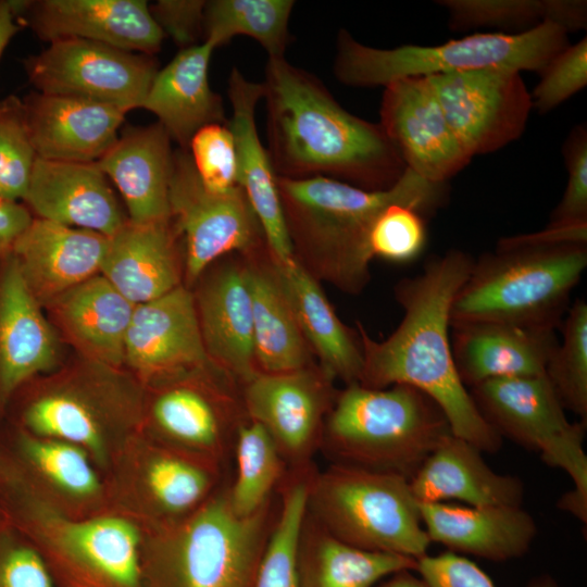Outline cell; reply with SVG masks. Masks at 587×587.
Returning <instances> with one entry per match:
<instances>
[{"label":"cell","instance_id":"obj_28","mask_svg":"<svg viewBox=\"0 0 587 587\" xmlns=\"http://www.w3.org/2000/svg\"><path fill=\"white\" fill-rule=\"evenodd\" d=\"M239 254L251 298L258 370L282 373L316 363L298 325L266 241Z\"/></svg>","mask_w":587,"mask_h":587},{"label":"cell","instance_id":"obj_25","mask_svg":"<svg viewBox=\"0 0 587 587\" xmlns=\"http://www.w3.org/2000/svg\"><path fill=\"white\" fill-rule=\"evenodd\" d=\"M180 240L172 216L127 221L109 236L99 274L134 305L151 301L182 285Z\"/></svg>","mask_w":587,"mask_h":587},{"label":"cell","instance_id":"obj_51","mask_svg":"<svg viewBox=\"0 0 587 587\" xmlns=\"http://www.w3.org/2000/svg\"><path fill=\"white\" fill-rule=\"evenodd\" d=\"M33 218L26 205L0 197V254L10 252Z\"/></svg>","mask_w":587,"mask_h":587},{"label":"cell","instance_id":"obj_47","mask_svg":"<svg viewBox=\"0 0 587 587\" xmlns=\"http://www.w3.org/2000/svg\"><path fill=\"white\" fill-rule=\"evenodd\" d=\"M567 183L564 193L552 211L548 226L587 224V133L577 126L564 145Z\"/></svg>","mask_w":587,"mask_h":587},{"label":"cell","instance_id":"obj_11","mask_svg":"<svg viewBox=\"0 0 587 587\" xmlns=\"http://www.w3.org/2000/svg\"><path fill=\"white\" fill-rule=\"evenodd\" d=\"M168 199L171 216L183 237L185 276L190 285L220 258L266 241L243 190L239 186L226 193L208 190L188 149L173 151Z\"/></svg>","mask_w":587,"mask_h":587},{"label":"cell","instance_id":"obj_35","mask_svg":"<svg viewBox=\"0 0 587 587\" xmlns=\"http://www.w3.org/2000/svg\"><path fill=\"white\" fill-rule=\"evenodd\" d=\"M143 470L151 505L166 521H180L203 505L226 482L225 466L185 450L162 446Z\"/></svg>","mask_w":587,"mask_h":587},{"label":"cell","instance_id":"obj_22","mask_svg":"<svg viewBox=\"0 0 587 587\" xmlns=\"http://www.w3.org/2000/svg\"><path fill=\"white\" fill-rule=\"evenodd\" d=\"M232 132L237 159V184L246 193L265 236L273 258L278 262L292 259L277 189V176L267 149L255 126V108L263 98V84L249 80L237 67L228 77Z\"/></svg>","mask_w":587,"mask_h":587},{"label":"cell","instance_id":"obj_42","mask_svg":"<svg viewBox=\"0 0 587 587\" xmlns=\"http://www.w3.org/2000/svg\"><path fill=\"white\" fill-rule=\"evenodd\" d=\"M23 421L34 436L70 442L99 458L104 453L103 435L95 414L73 396L54 394L36 399L24 411Z\"/></svg>","mask_w":587,"mask_h":587},{"label":"cell","instance_id":"obj_44","mask_svg":"<svg viewBox=\"0 0 587 587\" xmlns=\"http://www.w3.org/2000/svg\"><path fill=\"white\" fill-rule=\"evenodd\" d=\"M426 241L425 215L403 203L387 207L375 220L370 234L373 258L396 263L416 259Z\"/></svg>","mask_w":587,"mask_h":587},{"label":"cell","instance_id":"obj_12","mask_svg":"<svg viewBox=\"0 0 587 587\" xmlns=\"http://www.w3.org/2000/svg\"><path fill=\"white\" fill-rule=\"evenodd\" d=\"M24 68L36 91L140 109L159 71L153 55L68 38L27 57Z\"/></svg>","mask_w":587,"mask_h":587},{"label":"cell","instance_id":"obj_2","mask_svg":"<svg viewBox=\"0 0 587 587\" xmlns=\"http://www.w3.org/2000/svg\"><path fill=\"white\" fill-rule=\"evenodd\" d=\"M267 152L277 177L324 176L365 190L391 188L407 170L382 126L345 110L312 73L267 59Z\"/></svg>","mask_w":587,"mask_h":587},{"label":"cell","instance_id":"obj_4","mask_svg":"<svg viewBox=\"0 0 587 587\" xmlns=\"http://www.w3.org/2000/svg\"><path fill=\"white\" fill-rule=\"evenodd\" d=\"M451 434L445 412L423 391L402 384L369 388L352 383L336 395L320 450L330 463L410 480Z\"/></svg>","mask_w":587,"mask_h":587},{"label":"cell","instance_id":"obj_13","mask_svg":"<svg viewBox=\"0 0 587 587\" xmlns=\"http://www.w3.org/2000/svg\"><path fill=\"white\" fill-rule=\"evenodd\" d=\"M337 392L317 363L282 373L259 371L242 384L248 417L267 432L291 473L315 470L313 457Z\"/></svg>","mask_w":587,"mask_h":587},{"label":"cell","instance_id":"obj_29","mask_svg":"<svg viewBox=\"0 0 587 587\" xmlns=\"http://www.w3.org/2000/svg\"><path fill=\"white\" fill-rule=\"evenodd\" d=\"M57 341L16 260L7 253L0 276V403L55 362Z\"/></svg>","mask_w":587,"mask_h":587},{"label":"cell","instance_id":"obj_6","mask_svg":"<svg viewBox=\"0 0 587 587\" xmlns=\"http://www.w3.org/2000/svg\"><path fill=\"white\" fill-rule=\"evenodd\" d=\"M226 482L187 517L163 524L142 552V587H254L279 511V492L237 514Z\"/></svg>","mask_w":587,"mask_h":587},{"label":"cell","instance_id":"obj_53","mask_svg":"<svg viewBox=\"0 0 587 587\" xmlns=\"http://www.w3.org/2000/svg\"><path fill=\"white\" fill-rule=\"evenodd\" d=\"M375 587H428L415 571L403 570L382 580Z\"/></svg>","mask_w":587,"mask_h":587},{"label":"cell","instance_id":"obj_1","mask_svg":"<svg viewBox=\"0 0 587 587\" xmlns=\"http://www.w3.org/2000/svg\"><path fill=\"white\" fill-rule=\"evenodd\" d=\"M474 259L450 249L430 258L423 270L399 280L394 294L403 310L397 328L385 339H373L361 322L363 367L359 384L386 388L402 384L429 396L445 412L453 435L482 452L496 453L502 438L485 421L457 372L450 339V313Z\"/></svg>","mask_w":587,"mask_h":587},{"label":"cell","instance_id":"obj_52","mask_svg":"<svg viewBox=\"0 0 587 587\" xmlns=\"http://www.w3.org/2000/svg\"><path fill=\"white\" fill-rule=\"evenodd\" d=\"M18 30L13 2L0 0V55Z\"/></svg>","mask_w":587,"mask_h":587},{"label":"cell","instance_id":"obj_18","mask_svg":"<svg viewBox=\"0 0 587 587\" xmlns=\"http://www.w3.org/2000/svg\"><path fill=\"white\" fill-rule=\"evenodd\" d=\"M198 279L200 285L193 297L208 358L245 384L259 370L251 298L241 255L230 253L220 258Z\"/></svg>","mask_w":587,"mask_h":587},{"label":"cell","instance_id":"obj_3","mask_svg":"<svg viewBox=\"0 0 587 587\" xmlns=\"http://www.w3.org/2000/svg\"><path fill=\"white\" fill-rule=\"evenodd\" d=\"M292 258L319 283L357 296L371 280L370 234L389 205L403 203L424 215L447 198V183H434L407 167L387 190H365L324 176L277 177Z\"/></svg>","mask_w":587,"mask_h":587},{"label":"cell","instance_id":"obj_48","mask_svg":"<svg viewBox=\"0 0 587 587\" xmlns=\"http://www.w3.org/2000/svg\"><path fill=\"white\" fill-rule=\"evenodd\" d=\"M415 573L428 587H496L473 561L451 551L417 559ZM527 587H559V584L552 576L544 574Z\"/></svg>","mask_w":587,"mask_h":587},{"label":"cell","instance_id":"obj_36","mask_svg":"<svg viewBox=\"0 0 587 587\" xmlns=\"http://www.w3.org/2000/svg\"><path fill=\"white\" fill-rule=\"evenodd\" d=\"M292 0H211L203 15V41L215 49L235 36L258 41L268 59L285 58L291 36L288 23Z\"/></svg>","mask_w":587,"mask_h":587},{"label":"cell","instance_id":"obj_54","mask_svg":"<svg viewBox=\"0 0 587 587\" xmlns=\"http://www.w3.org/2000/svg\"><path fill=\"white\" fill-rule=\"evenodd\" d=\"M8 523L5 516H4V513L2 511V509L0 508V528L5 524Z\"/></svg>","mask_w":587,"mask_h":587},{"label":"cell","instance_id":"obj_7","mask_svg":"<svg viewBox=\"0 0 587 587\" xmlns=\"http://www.w3.org/2000/svg\"><path fill=\"white\" fill-rule=\"evenodd\" d=\"M569 45L567 33L551 22L514 34L476 33L437 46L390 49L363 45L340 29L334 74L347 86L385 87L407 77L494 67L540 73Z\"/></svg>","mask_w":587,"mask_h":587},{"label":"cell","instance_id":"obj_38","mask_svg":"<svg viewBox=\"0 0 587 587\" xmlns=\"http://www.w3.org/2000/svg\"><path fill=\"white\" fill-rule=\"evenodd\" d=\"M233 459L229 501L237 514L251 515L276 496L288 470L271 436L250 419L238 428Z\"/></svg>","mask_w":587,"mask_h":587},{"label":"cell","instance_id":"obj_33","mask_svg":"<svg viewBox=\"0 0 587 587\" xmlns=\"http://www.w3.org/2000/svg\"><path fill=\"white\" fill-rule=\"evenodd\" d=\"M416 565L411 557L346 544L305 511L296 550L300 587H375L397 572L415 571Z\"/></svg>","mask_w":587,"mask_h":587},{"label":"cell","instance_id":"obj_10","mask_svg":"<svg viewBox=\"0 0 587 587\" xmlns=\"http://www.w3.org/2000/svg\"><path fill=\"white\" fill-rule=\"evenodd\" d=\"M164 378L170 384L151 414L167 445L226 466L238 428L249 420L242 384L211 361Z\"/></svg>","mask_w":587,"mask_h":587},{"label":"cell","instance_id":"obj_5","mask_svg":"<svg viewBox=\"0 0 587 587\" xmlns=\"http://www.w3.org/2000/svg\"><path fill=\"white\" fill-rule=\"evenodd\" d=\"M586 267L587 243L503 238L474 260L454 298L450 325L495 322L555 329Z\"/></svg>","mask_w":587,"mask_h":587},{"label":"cell","instance_id":"obj_49","mask_svg":"<svg viewBox=\"0 0 587 587\" xmlns=\"http://www.w3.org/2000/svg\"><path fill=\"white\" fill-rule=\"evenodd\" d=\"M0 587H55L40 552L9 523L0 528Z\"/></svg>","mask_w":587,"mask_h":587},{"label":"cell","instance_id":"obj_50","mask_svg":"<svg viewBox=\"0 0 587 587\" xmlns=\"http://www.w3.org/2000/svg\"><path fill=\"white\" fill-rule=\"evenodd\" d=\"M205 3V0H159L149 4V10L163 34L186 49L199 45L198 40L203 38Z\"/></svg>","mask_w":587,"mask_h":587},{"label":"cell","instance_id":"obj_17","mask_svg":"<svg viewBox=\"0 0 587 587\" xmlns=\"http://www.w3.org/2000/svg\"><path fill=\"white\" fill-rule=\"evenodd\" d=\"M15 17L38 38H77L153 55L165 37L145 0H13Z\"/></svg>","mask_w":587,"mask_h":587},{"label":"cell","instance_id":"obj_26","mask_svg":"<svg viewBox=\"0 0 587 587\" xmlns=\"http://www.w3.org/2000/svg\"><path fill=\"white\" fill-rule=\"evenodd\" d=\"M419 505L430 542L485 560L502 562L523 557L538 530L533 515L522 505Z\"/></svg>","mask_w":587,"mask_h":587},{"label":"cell","instance_id":"obj_23","mask_svg":"<svg viewBox=\"0 0 587 587\" xmlns=\"http://www.w3.org/2000/svg\"><path fill=\"white\" fill-rule=\"evenodd\" d=\"M108 238L93 230L35 217L10 252L36 299L54 301L99 274Z\"/></svg>","mask_w":587,"mask_h":587},{"label":"cell","instance_id":"obj_37","mask_svg":"<svg viewBox=\"0 0 587 587\" xmlns=\"http://www.w3.org/2000/svg\"><path fill=\"white\" fill-rule=\"evenodd\" d=\"M453 29L522 28L551 22L567 34L586 28L587 4L582 0H441Z\"/></svg>","mask_w":587,"mask_h":587},{"label":"cell","instance_id":"obj_16","mask_svg":"<svg viewBox=\"0 0 587 587\" xmlns=\"http://www.w3.org/2000/svg\"><path fill=\"white\" fill-rule=\"evenodd\" d=\"M384 88L379 125L409 170L445 184L470 163L428 77L401 78Z\"/></svg>","mask_w":587,"mask_h":587},{"label":"cell","instance_id":"obj_46","mask_svg":"<svg viewBox=\"0 0 587 587\" xmlns=\"http://www.w3.org/2000/svg\"><path fill=\"white\" fill-rule=\"evenodd\" d=\"M532 96L533 108L545 114L587 85V39L569 45L539 73Z\"/></svg>","mask_w":587,"mask_h":587},{"label":"cell","instance_id":"obj_41","mask_svg":"<svg viewBox=\"0 0 587 587\" xmlns=\"http://www.w3.org/2000/svg\"><path fill=\"white\" fill-rule=\"evenodd\" d=\"M545 377L565 411L587 420V303L577 299L569 309L562 338L550 355Z\"/></svg>","mask_w":587,"mask_h":587},{"label":"cell","instance_id":"obj_21","mask_svg":"<svg viewBox=\"0 0 587 587\" xmlns=\"http://www.w3.org/2000/svg\"><path fill=\"white\" fill-rule=\"evenodd\" d=\"M23 200L39 218L108 237L128 221L97 162L37 158Z\"/></svg>","mask_w":587,"mask_h":587},{"label":"cell","instance_id":"obj_32","mask_svg":"<svg viewBox=\"0 0 587 587\" xmlns=\"http://www.w3.org/2000/svg\"><path fill=\"white\" fill-rule=\"evenodd\" d=\"M296 320L316 363L335 382L359 383L363 355L357 328L337 315L322 288L294 258L274 259Z\"/></svg>","mask_w":587,"mask_h":587},{"label":"cell","instance_id":"obj_19","mask_svg":"<svg viewBox=\"0 0 587 587\" xmlns=\"http://www.w3.org/2000/svg\"><path fill=\"white\" fill-rule=\"evenodd\" d=\"M124 360L142 376L159 378L210 361L193 292L186 285L135 305Z\"/></svg>","mask_w":587,"mask_h":587},{"label":"cell","instance_id":"obj_40","mask_svg":"<svg viewBox=\"0 0 587 587\" xmlns=\"http://www.w3.org/2000/svg\"><path fill=\"white\" fill-rule=\"evenodd\" d=\"M15 454L10 459L22 471L45 477L65 494L89 498L100 490L98 475L79 446L22 432Z\"/></svg>","mask_w":587,"mask_h":587},{"label":"cell","instance_id":"obj_24","mask_svg":"<svg viewBox=\"0 0 587 587\" xmlns=\"http://www.w3.org/2000/svg\"><path fill=\"white\" fill-rule=\"evenodd\" d=\"M553 328L474 322L451 325L454 365L470 389L490 379L544 375L559 338Z\"/></svg>","mask_w":587,"mask_h":587},{"label":"cell","instance_id":"obj_27","mask_svg":"<svg viewBox=\"0 0 587 587\" xmlns=\"http://www.w3.org/2000/svg\"><path fill=\"white\" fill-rule=\"evenodd\" d=\"M172 139L155 122L124 127L97 164L117 187L128 221L150 223L171 217Z\"/></svg>","mask_w":587,"mask_h":587},{"label":"cell","instance_id":"obj_20","mask_svg":"<svg viewBox=\"0 0 587 587\" xmlns=\"http://www.w3.org/2000/svg\"><path fill=\"white\" fill-rule=\"evenodd\" d=\"M37 158L97 162L116 141L126 111L87 99L32 91L23 99Z\"/></svg>","mask_w":587,"mask_h":587},{"label":"cell","instance_id":"obj_39","mask_svg":"<svg viewBox=\"0 0 587 587\" xmlns=\"http://www.w3.org/2000/svg\"><path fill=\"white\" fill-rule=\"evenodd\" d=\"M313 472H288L279 486L278 516L264 551L254 587H300L296 550L307 511L309 479Z\"/></svg>","mask_w":587,"mask_h":587},{"label":"cell","instance_id":"obj_9","mask_svg":"<svg viewBox=\"0 0 587 587\" xmlns=\"http://www.w3.org/2000/svg\"><path fill=\"white\" fill-rule=\"evenodd\" d=\"M0 507L11 526L48 527V553L41 554L59 587H142V545L127 520L103 516L82 521L46 516L22 485H0Z\"/></svg>","mask_w":587,"mask_h":587},{"label":"cell","instance_id":"obj_15","mask_svg":"<svg viewBox=\"0 0 587 587\" xmlns=\"http://www.w3.org/2000/svg\"><path fill=\"white\" fill-rule=\"evenodd\" d=\"M485 421L503 437L554 465L584 446L586 423L571 422L545 375L490 379L469 389Z\"/></svg>","mask_w":587,"mask_h":587},{"label":"cell","instance_id":"obj_30","mask_svg":"<svg viewBox=\"0 0 587 587\" xmlns=\"http://www.w3.org/2000/svg\"><path fill=\"white\" fill-rule=\"evenodd\" d=\"M482 453L461 437H446L409 480L417 502L455 499L473 507H521L525 496L523 480L495 472Z\"/></svg>","mask_w":587,"mask_h":587},{"label":"cell","instance_id":"obj_43","mask_svg":"<svg viewBox=\"0 0 587 587\" xmlns=\"http://www.w3.org/2000/svg\"><path fill=\"white\" fill-rule=\"evenodd\" d=\"M36 159L23 100L9 95L0 100V197L24 198Z\"/></svg>","mask_w":587,"mask_h":587},{"label":"cell","instance_id":"obj_45","mask_svg":"<svg viewBox=\"0 0 587 587\" xmlns=\"http://www.w3.org/2000/svg\"><path fill=\"white\" fill-rule=\"evenodd\" d=\"M188 151L208 190L226 193L238 186L235 142L227 124H210L199 129Z\"/></svg>","mask_w":587,"mask_h":587},{"label":"cell","instance_id":"obj_34","mask_svg":"<svg viewBox=\"0 0 587 587\" xmlns=\"http://www.w3.org/2000/svg\"><path fill=\"white\" fill-rule=\"evenodd\" d=\"M54 301L65 327L86 350L105 362L124 361L125 337L135 305L101 274Z\"/></svg>","mask_w":587,"mask_h":587},{"label":"cell","instance_id":"obj_14","mask_svg":"<svg viewBox=\"0 0 587 587\" xmlns=\"http://www.w3.org/2000/svg\"><path fill=\"white\" fill-rule=\"evenodd\" d=\"M426 77L472 158L495 152L523 134L533 101L521 72L494 67Z\"/></svg>","mask_w":587,"mask_h":587},{"label":"cell","instance_id":"obj_31","mask_svg":"<svg viewBox=\"0 0 587 587\" xmlns=\"http://www.w3.org/2000/svg\"><path fill=\"white\" fill-rule=\"evenodd\" d=\"M215 48L208 41L180 49L159 70L140 109L153 113L178 143L188 149L193 135L210 124H227L223 100L209 84Z\"/></svg>","mask_w":587,"mask_h":587},{"label":"cell","instance_id":"obj_8","mask_svg":"<svg viewBox=\"0 0 587 587\" xmlns=\"http://www.w3.org/2000/svg\"><path fill=\"white\" fill-rule=\"evenodd\" d=\"M307 512L360 549L417 560L432 544L410 482L399 475L330 463L309 479Z\"/></svg>","mask_w":587,"mask_h":587}]
</instances>
